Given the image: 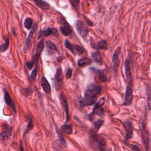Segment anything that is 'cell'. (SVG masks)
<instances>
[{
	"label": "cell",
	"mask_w": 151,
	"mask_h": 151,
	"mask_svg": "<svg viewBox=\"0 0 151 151\" xmlns=\"http://www.w3.org/2000/svg\"><path fill=\"white\" fill-rule=\"evenodd\" d=\"M101 87L95 84H89L85 91L83 99L81 101V104L83 106H89L94 104L97 101L98 96L100 94Z\"/></svg>",
	"instance_id": "cell-1"
},
{
	"label": "cell",
	"mask_w": 151,
	"mask_h": 151,
	"mask_svg": "<svg viewBox=\"0 0 151 151\" xmlns=\"http://www.w3.org/2000/svg\"><path fill=\"white\" fill-rule=\"evenodd\" d=\"M105 103V99L104 97L100 99L99 101L94 106L93 111L90 114V118L93 117L95 115H97L100 117H101L104 115V110L102 108V106Z\"/></svg>",
	"instance_id": "cell-2"
},
{
	"label": "cell",
	"mask_w": 151,
	"mask_h": 151,
	"mask_svg": "<svg viewBox=\"0 0 151 151\" xmlns=\"http://www.w3.org/2000/svg\"><path fill=\"white\" fill-rule=\"evenodd\" d=\"M63 75L62 72V69L59 67L56 71L54 79V87L56 90H59L63 85Z\"/></svg>",
	"instance_id": "cell-3"
},
{
	"label": "cell",
	"mask_w": 151,
	"mask_h": 151,
	"mask_svg": "<svg viewBox=\"0 0 151 151\" xmlns=\"http://www.w3.org/2000/svg\"><path fill=\"white\" fill-rule=\"evenodd\" d=\"M121 51V47H118L114 51L112 57L113 69L114 72H117L119 66L120 65V58L119 55Z\"/></svg>",
	"instance_id": "cell-4"
},
{
	"label": "cell",
	"mask_w": 151,
	"mask_h": 151,
	"mask_svg": "<svg viewBox=\"0 0 151 151\" xmlns=\"http://www.w3.org/2000/svg\"><path fill=\"white\" fill-rule=\"evenodd\" d=\"M123 126L126 131L124 142H126L132 138L133 135V128L132 122L130 121H126L123 123Z\"/></svg>",
	"instance_id": "cell-5"
},
{
	"label": "cell",
	"mask_w": 151,
	"mask_h": 151,
	"mask_svg": "<svg viewBox=\"0 0 151 151\" xmlns=\"http://www.w3.org/2000/svg\"><path fill=\"white\" fill-rule=\"evenodd\" d=\"M37 25L35 24L34 25V26L33 27V28H32V29L31 30L29 35H28V37L27 39V40L25 41V44H24V51L26 52L28 50H29L31 47V45H32V40H33V36H34V34L35 33V29L37 28Z\"/></svg>",
	"instance_id": "cell-6"
},
{
	"label": "cell",
	"mask_w": 151,
	"mask_h": 151,
	"mask_svg": "<svg viewBox=\"0 0 151 151\" xmlns=\"http://www.w3.org/2000/svg\"><path fill=\"white\" fill-rule=\"evenodd\" d=\"M61 25L60 26V31L65 36H68L71 34V29L70 25L64 18L61 19Z\"/></svg>",
	"instance_id": "cell-7"
},
{
	"label": "cell",
	"mask_w": 151,
	"mask_h": 151,
	"mask_svg": "<svg viewBox=\"0 0 151 151\" xmlns=\"http://www.w3.org/2000/svg\"><path fill=\"white\" fill-rule=\"evenodd\" d=\"M133 90L130 86H127L126 88V93L124 96V100L123 101V105L129 106L131 104L133 100Z\"/></svg>",
	"instance_id": "cell-8"
},
{
	"label": "cell",
	"mask_w": 151,
	"mask_h": 151,
	"mask_svg": "<svg viewBox=\"0 0 151 151\" xmlns=\"http://www.w3.org/2000/svg\"><path fill=\"white\" fill-rule=\"evenodd\" d=\"M51 35H58V31L55 28H48L44 30H40L38 32V39H40L42 37H47Z\"/></svg>",
	"instance_id": "cell-9"
},
{
	"label": "cell",
	"mask_w": 151,
	"mask_h": 151,
	"mask_svg": "<svg viewBox=\"0 0 151 151\" xmlns=\"http://www.w3.org/2000/svg\"><path fill=\"white\" fill-rule=\"evenodd\" d=\"M142 136L143 143L145 147V149L146 150H147L149 146V134L146 129L145 121H143L142 124Z\"/></svg>",
	"instance_id": "cell-10"
},
{
	"label": "cell",
	"mask_w": 151,
	"mask_h": 151,
	"mask_svg": "<svg viewBox=\"0 0 151 151\" xmlns=\"http://www.w3.org/2000/svg\"><path fill=\"white\" fill-rule=\"evenodd\" d=\"M124 68H125V72H126V78L127 79L128 83L130 85L132 86L133 84V78H132V75L131 73L130 70V60L129 58L126 59L124 64Z\"/></svg>",
	"instance_id": "cell-11"
},
{
	"label": "cell",
	"mask_w": 151,
	"mask_h": 151,
	"mask_svg": "<svg viewBox=\"0 0 151 151\" xmlns=\"http://www.w3.org/2000/svg\"><path fill=\"white\" fill-rule=\"evenodd\" d=\"M4 100L5 101L6 104L12 108V109L13 110L14 113H16V108H15V104H14L12 99H11L9 94L5 90H4Z\"/></svg>",
	"instance_id": "cell-12"
},
{
	"label": "cell",
	"mask_w": 151,
	"mask_h": 151,
	"mask_svg": "<svg viewBox=\"0 0 151 151\" xmlns=\"http://www.w3.org/2000/svg\"><path fill=\"white\" fill-rule=\"evenodd\" d=\"M76 28L77 31L80 33V34L84 37L88 32V30L84 26L83 24L80 21H77L76 24Z\"/></svg>",
	"instance_id": "cell-13"
},
{
	"label": "cell",
	"mask_w": 151,
	"mask_h": 151,
	"mask_svg": "<svg viewBox=\"0 0 151 151\" xmlns=\"http://www.w3.org/2000/svg\"><path fill=\"white\" fill-rule=\"evenodd\" d=\"M45 46L47 48V53L48 55H52L57 51V48L54 43L51 41H47L45 42Z\"/></svg>",
	"instance_id": "cell-14"
},
{
	"label": "cell",
	"mask_w": 151,
	"mask_h": 151,
	"mask_svg": "<svg viewBox=\"0 0 151 151\" xmlns=\"http://www.w3.org/2000/svg\"><path fill=\"white\" fill-rule=\"evenodd\" d=\"M60 99L61 101V103L62 105L63 106L64 110L65 111V115H66V121H68L69 120V111H68V103L67 102V100L65 99V98L64 97V95L63 94H60Z\"/></svg>",
	"instance_id": "cell-15"
},
{
	"label": "cell",
	"mask_w": 151,
	"mask_h": 151,
	"mask_svg": "<svg viewBox=\"0 0 151 151\" xmlns=\"http://www.w3.org/2000/svg\"><path fill=\"white\" fill-rule=\"evenodd\" d=\"M41 82L44 91L47 94H50L51 93V86L47 80L44 77H42L41 79Z\"/></svg>",
	"instance_id": "cell-16"
},
{
	"label": "cell",
	"mask_w": 151,
	"mask_h": 151,
	"mask_svg": "<svg viewBox=\"0 0 151 151\" xmlns=\"http://www.w3.org/2000/svg\"><path fill=\"white\" fill-rule=\"evenodd\" d=\"M146 96H147V105L149 110H151V86H146Z\"/></svg>",
	"instance_id": "cell-17"
},
{
	"label": "cell",
	"mask_w": 151,
	"mask_h": 151,
	"mask_svg": "<svg viewBox=\"0 0 151 151\" xmlns=\"http://www.w3.org/2000/svg\"><path fill=\"white\" fill-rule=\"evenodd\" d=\"M37 6L43 10H47L50 8V5L48 3L43 0H34Z\"/></svg>",
	"instance_id": "cell-18"
},
{
	"label": "cell",
	"mask_w": 151,
	"mask_h": 151,
	"mask_svg": "<svg viewBox=\"0 0 151 151\" xmlns=\"http://www.w3.org/2000/svg\"><path fill=\"white\" fill-rule=\"evenodd\" d=\"M91 56L93 59L98 64H103V58L101 55L99 51H96L91 53Z\"/></svg>",
	"instance_id": "cell-19"
},
{
	"label": "cell",
	"mask_w": 151,
	"mask_h": 151,
	"mask_svg": "<svg viewBox=\"0 0 151 151\" xmlns=\"http://www.w3.org/2000/svg\"><path fill=\"white\" fill-rule=\"evenodd\" d=\"M91 63H92V60L90 58H87V57H83L78 61L77 64L80 67H85L86 65H90V64H91Z\"/></svg>",
	"instance_id": "cell-20"
},
{
	"label": "cell",
	"mask_w": 151,
	"mask_h": 151,
	"mask_svg": "<svg viewBox=\"0 0 151 151\" xmlns=\"http://www.w3.org/2000/svg\"><path fill=\"white\" fill-rule=\"evenodd\" d=\"M103 122H104L103 120L99 119V120H97V121H96L94 123V127H93V132L94 134L99 130L100 127L103 125Z\"/></svg>",
	"instance_id": "cell-21"
},
{
	"label": "cell",
	"mask_w": 151,
	"mask_h": 151,
	"mask_svg": "<svg viewBox=\"0 0 151 151\" xmlns=\"http://www.w3.org/2000/svg\"><path fill=\"white\" fill-rule=\"evenodd\" d=\"M60 129L61 131H63L68 134H71L72 132H73V128L71 127V126L70 125H68L67 124H65L61 126Z\"/></svg>",
	"instance_id": "cell-22"
},
{
	"label": "cell",
	"mask_w": 151,
	"mask_h": 151,
	"mask_svg": "<svg viewBox=\"0 0 151 151\" xmlns=\"http://www.w3.org/2000/svg\"><path fill=\"white\" fill-rule=\"evenodd\" d=\"M11 134H12V128L9 127L6 130L2 132L1 134V136L3 140H6L9 138V137L11 135Z\"/></svg>",
	"instance_id": "cell-23"
},
{
	"label": "cell",
	"mask_w": 151,
	"mask_h": 151,
	"mask_svg": "<svg viewBox=\"0 0 151 151\" xmlns=\"http://www.w3.org/2000/svg\"><path fill=\"white\" fill-rule=\"evenodd\" d=\"M44 47V41L43 40H41V41H40L38 42L37 46V51H36V54H38L40 55L41 52L42 51Z\"/></svg>",
	"instance_id": "cell-24"
},
{
	"label": "cell",
	"mask_w": 151,
	"mask_h": 151,
	"mask_svg": "<svg viewBox=\"0 0 151 151\" xmlns=\"http://www.w3.org/2000/svg\"><path fill=\"white\" fill-rule=\"evenodd\" d=\"M32 23H33L32 19L31 18H27L25 19L24 25L26 29H29L32 26Z\"/></svg>",
	"instance_id": "cell-25"
},
{
	"label": "cell",
	"mask_w": 151,
	"mask_h": 151,
	"mask_svg": "<svg viewBox=\"0 0 151 151\" xmlns=\"http://www.w3.org/2000/svg\"><path fill=\"white\" fill-rule=\"evenodd\" d=\"M97 46L99 48H100L102 50H107V41L106 40H101L98 42Z\"/></svg>",
	"instance_id": "cell-26"
},
{
	"label": "cell",
	"mask_w": 151,
	"mask_h": 151,
	"mask_svg": "<svg viewBox=\"0 0 151 151\" xmlns=\"http://www.w3.org/2000/svg\"><path fill=\"white\" fill-rule=\"evenodd\" d=\"M65 45L66 48L67 49H68L73 54H75L74 51V44H71L68 40H65Z\"/></svg>",
	"instance_id": "cell-27"
},
{
	"label": "cell",
	"mask_w": 151,
	"mask_h": 151,
	"mask_svg": "<svg viewBox=\"0 0 151 151\" xmlns=\"http://www.w3.org/2000/svg\"><path fill=\"white\" fill-rule=\"evenodd\" d=\"M98 78L101 82H106L107 81V76L104 71H99L98 73Z\"/></svg>",
	"instance_id": "cell-28"
},
{
	"label": "cell",
	"mask_w": 151,
	"mask_h": 151,
	"mask_svg": "<svg viewBox=\"0 0 151 151\" xmlns=\"http://www.w3.org/2000/svg\"><path fill=\"white\" fill-rule=\"evenodd\" d=\"M9 40H8V38H6L5 40V43H4L3 44H2L0 46V51L1 52L5 51L8 48V47H9Z\"/></svg>",
	"instance_id": "cell-29"
},
{
	"label": "cell",
	"mask_w": 151,
	"mask_h": 151,
	"mask_svg": "<svg viewBox=\"0 0 151 151\" xmlns=\"http://www.w3.org/2000/svg\"><path fill=\"white\" fill-rule=\"evenodd\" d=\"M33 127H34V124H33V122L32 121L31 119H29V122H28V125L27 126V129L26 130H25V133L24 134V135H25L26 134H27L28 133H29V132H30L32 129H33Z\"/></svg>",
	"instance_id": "cell-30"
},
{
	"label": "cell",
	"mask_w": 151,
	"mask_h": 151,
	"mask_svg": "<svg viewBox=\"0 0 151 151\" xmlns=\"http://www.w3.org/2000/svg\"><path fill=\"white\" fill-rule=\"evenodd\" d=\"M75 51L76 53H78V54H83L85 52V50L83 47L76 44H75Z\"/></svg>",
	"instance_id": "cell-31"
},
{
	"label": "cell",
	"mask_w": 151,
	"mask_h": 151,
	"mask_svg": "<svg viewBox=\"0 0 151 151\" xmlns=\"http://www.w3.org/2000/svg\"><path fill=\"white\" fill-rule=\"evenodd\" d=\"M57 132V134H58V139H59V141L60 142V143L64 146H66V142H65V140L63 137V136L62 135L61 133H60V132Z\"/></svg>",
	"instance_id": "cell-32"
},
{
	"label": "cell",
	"mask_w": 151,
	"mask_h": 151,
	"mask_svg": "<svg viewBox=\"0 0 151 151\" xmlns=\"http://www.w3.org/2000/svg\"><path fill=\"white\" fill-rule=\"evenodd\" d=\"M40 57V55H38V54H37L35 53V54L32 56L31 61L34 64H37L38 63V60H39Z\"/></svg>",
	"instance_id": "cell-33"
},
{
	"label": "cell",
	"mask_w": 151,
	"mask_h": 151,
	"mask_svg": "<svg viewBox=\"0 0 151 151\" xmlns=\"http://www.w3.org/2000/svg\"><path fill=\"white\" fill-rule=\"evenodd\" d=\"M37 72H38L37 68V67H35L33 70V71H32V73L31 74V76H30V78H31V79L32 81H34L35 80V78H36L37 75Z\"/></svg>",
	"instance_id": "cell-34"
},
{
	"label": "cell",
	"mask_w": 151,
	"mask_h": 151,
	"mask_svg": "<svg viewBox=\"0 0 151 151\" xmlns=\"http://www.w3.org/2000/svg\"><path fill=\"white\" fill-rule=\"evenodd\" d=\"M70 4L74 8H77L79 4H80V0H69Z\"/></svg>",
	"instance_id": "cell-35"
},
{
	"label": "cell",
	"mask_w": 151,
	"mask_h": 151,
	"mask_svg": "<svg viewBox=\"0 0 151 151\" xmlns=\"http://www.w3.org/2000/svg\"><path fill=\"white\" fill-rule=\"evenodd\" d=\"M71 75H72V70L70 68H68L67 69V71L66 72V74H65V76H66V78H69L71 77Z\"/></svg>",
	"instance_id": "cell-36"
},
{
	"label": "cell",
	"mask_w": 151,
	"mask_h": 151,
	"mask_svg": "<svg viewBox=\"0 0 151 151\" xmlns=\"http://www.w3.org/2000/svg\"><path fill=\"white\" fill-rule=\"evenodd\" d=\"M33 65H34V64H33L31 61H27V62L26 63V66H27V67L29 70L32 69V68L33 67Z\"/></svg>",
	"instance_id": "cell-37"
},
{
	"label": "cell",
	"mask_w": 151,
	"mask_h": 151,
	"mask_svg": "<svg viewBox=\"0 0 151 151\" xmlns=\"http://www.w3.org/2000/svg\"><path fill=\"white\" fill-rule=\"evenodd\" d=\"M84 18H85V19L86 20V21H87V24H88V25H90V26H93V23H92L91 22H90V21L88 18H86L85 17H84Z\"/></svg>",
	"instance_id": "cell-38"
}]
</instances>
